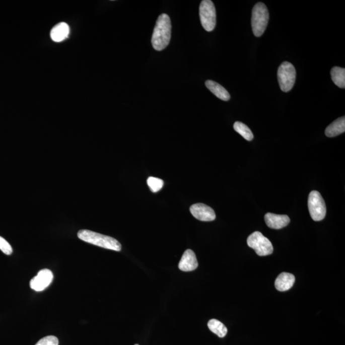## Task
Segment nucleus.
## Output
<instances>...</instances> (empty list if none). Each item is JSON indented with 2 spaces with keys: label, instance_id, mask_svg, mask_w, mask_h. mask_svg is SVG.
Segmentation results:
<instances>
[{
  "label": "nucleus",
  "instance_id": "7ed1b4c3",
  "mask_svg": "<svg viewBox=\"0 0 345 345\" xmlns=\"http://www.w3.org/2000/svg\"><path fill=\"white\" fill-rule=\"evenodd\" d=\"M269 13L265 4L258 3L254 6L252 11L251 25L254 35L261 37L267 27Z\"/></svg>",
  "mask_w": 345,
  "mask_h": 345
},
{
  "label": "nucleus",
  "instance_id": "4468645a",
  "mask_svg": "<svg viewBox=\"0 0 345 345\" xmlns=\"http://www.w3.org/2000/svg\"><path fill=\"white\" fill-rule=\"evenodd\" d=\"M69 33H70V28L67 24L60 23L52 29L51 37L53 41L59 42L65 40L68 37Z\"/></svg>",
  "mask_w": 345,
  "mask_h": 345
},
{
  "label": "nucleus",
  "instance_id": "423d86ee",
  "mask_svg": "<svg viewBox=\"0 0 345 345\" xmlns=\"http://www.w3.org/2000/svg\"><path fill=\"white\" fill-rule=\"evenodd\" d=\"M199 18L202 27L207 32H212L216 25L215 6L211 0H203L199 6Z\"/></svg>",
  "mask_w": 345,
  "mask_h": 345
},
{
  "label": "nucleus",
  "instance_id": "20e7f679",
  "mask_svg": "<svg viewBox=\"0 0 345 345\" xmlns=\"http://www.w3.org/2000/svg\"><path fill=\"white\" fill-rule=\"evenodd\" d=\"M278 82L283 92L290 91L294 87L296 79V71L291 63L285 61L278 71Z\"/></svg>",
  "mask_w": 345,
  "mask_h": 345
},
{
  "label": "nucleus",
  "instance_id": "412c9836",
  "mask_svg": "<svg viewBox=\"0 0 345 345\" xmlns=\"http://www.w3.org/2000/svg\"><path fill=\"white\" fill-rule=\"evenodd\" d=\"M0 250L7 255H11L13 253V247L4 238L0 237Z\"/></svg>",
  "mask_w": 345,
  "mask_h": 345
},
{
  "label": "nucleus",
  "instance_id": "0eeeda50",
  "mask_svg": "<svg viewBox=\"0 0 345 345\" xmlns=\"http://www.w3.org/2000/svg\"><path fill=\"white\" fill-rule=\"evenodd\" d=\"M308 209L311 217L314 221H320L325 218L327 210L324 199L320 192L313 191L309 193Z\"/></svg>",
  "mask_w": 345,
  "mask_h": 345
},
{
  "label": "nucleus",
  "instance_id": "6e6552de",
  "mask_svg": "<svg viewBox=\"0 0 345 345\" xmlns=\"http://www.w3.org/2000/svg\"><path fill=\"white\" fill-rule=\"evenodd\" d=\"M53 273L49 269H42L30 281V288L35 291L42 292L53 282Z\"/></svg>",
  "mask_w": 345,
  "mask_h": 345
},
{
  "label": "nucleus",
  "instance_id": "ddd939ff",
  "mask_svg": "<svg viewBox=\"0 0 345 345\" xmlns=\"http://www.w3.org/2000/svg\"><path fill=\"white\" fill-rule=\"evenodd\" d=\"M205 85L210 91L215 95L218 98L224 101H228L230 99V95L227 90L219 83L212 80H207Z\"/></svg>",
  "mask_w": 345,
  "mask_h": 345
},
{
  "label": "nucleus",
  "instance_id": "aec40b11",
  "mask_svg": "<svg viewBox=\"0 0 345 345\" xmlns=\"http://www.w3.org/2000/svg\"><path fill=\"white\" fill-rule=\"evenodd\" d=\"M58 339L56 337L48 335L39 340L35 345H58Z\"/></svg>",
  "mask_w": 345,
  "mask_h": 345
},
{
  "label": "nucleus",
  "instance_id": "2eb2a0df",
  "mask_svg": "<svg viewBox=\"0 0 345 345\" xmlns=\"http://www.w3.org/2000/svg\"><path fill=\"white\" fill-rule=\"evenodd\" d=\"M345 131V117L337 119L330 124L325 129V135L327 137H332L337 136L344 133Z\"/></svg>",
  "mask_w": 345,
  "mask_h": 345
},
{
  "label": "nucleus",
  "instance_id": "4be33fe9",
  "mask_svg": "<svg viewBox=\"0 0 345 345\" xmlns=\"http://www.w3.org/2000/svg\"><path fill=\"white\" fill-rule=\"evenodd\" d=\"M135 345H139V344H135Z\"/></svg>",
  "mask_w": 345,
  "mask_h": 345
},
{
  "label": "nucleus",
  "instance_id": "6ab92c4d",
  "mask_svg": "<svg viewBox=\"0 0 345 345\" xmlns=\"http://www.w3.org/2000/svg\"><path fill=\"white\" fill-rule=\"evenodd\" d=\"M150 189L153 192H158L163 188L164 181L160 178L150 177L147 180Z\"/></svg>",
  "mask_w": 345,
  "mask_h": 345
},
{
  "label": "nucleus",
  "instance_id": "9d476101",
  "mask_svg": "<svg viewBox=\"0 0 345 345\" xmlns=\"http://www.w3.org/2000/svg\"><path fill=\"white\" fill-rule=\"evenodd\" d=\"M198 263H197L196 254L191 249H187L183 254L182 258L178 264L179 269L184 272H189V271L196 269Z\"/></svg>",
  "mask_w": 345,
  "mask_h": 345
},
{
  "label": "nucleus",
  "instance_id": "a211bd4d",
  "mask_svg": "<svg viewBox=\"0 0 345 345\" xmlns=\"http://www.w3.org/2000/svg\"><path fill=\"white\" fill-rule=\"evenodd\" d=\"M234 128L237 132L239 133L242 137L247 140L251 141L253 140L254 135L251 129L247 127L244 123L240 122H236L234 123Z\"/></svg>",
  "mask_w": 345,
  "mask_h": 345
},
{
  "label": "nucleus",
  "instance_id": "dca6fc26",
  "mask_svg": "<svg viewBox=\"0 0 345 345\" xmlns=\"http://www.w3.org/2000/svg\"><path fill=\"white\" fill-rule=\"evenodd\" d=\"M330 75H331L332 82L334 83V84L340 89H344L345 69L339 67V66H334L332 68Z\"/></svg>",
  "mask_w": 345,
  "mask_h": 345
},
{
  "label": "nucleus",
  "instance_id": "f8f14e48",
  "mask_svg": "<svg viewBox=\"0 0 345 345\" xmlns=\"http://www.w3.org/2000/svg\"><path fill=\"white\" fill-rule=\"evenodd\" d=\"M295 281L296 278L292 273L283 272L275 280V289L280 292L287 291L294 286Z\"/></svg>",
  "mask_w": 345,
  "mask_h": 345
},
{
  "label": "nucleus",
  "instance_id": "39448f33",
  "mask_svg": "<svg viewBox=\"0 0 345 345\" xmlns=\"http://www.w3.org/2000/svg\"><path fill=\"white\" fill-rule=\"evenodd\" d=\"M247 243L258 256L270 255L273 253L272 243L260 232H255L250 235L247 238Z\"/></svg>",
  "mask_w": 345,
  "mask_h": 345
},
{
  "label": "nucleus",
  "instance_id": "f3484780",
  "mask_svg": "<svg viewBox=\"0 0 345 345\" xmlns=\"http://www.w3.org/2000/svg\"><path fill=\"white\" fill-rule=\"evenodd\" d=\"M209 329L220 337H224L227 334L228 329L226 326L216 319H212L208 322Z\"/></svg>",
  "mask_w": 345,
  "mask_h": 345
},
{
  "label": "nucleus",
  "instance_id": "9b49d317",
  "mask_svg": "<svg viewBox=\"0 0 345 345\" xmlns=\"http://www.w3.org/2000/svg\"><path fill=\"white\" fill-rule=\"evenodd\" d=\"M266 225L272 229L279 230L286 227L290 222L289 216L278 215L272 213H267L265 216Z\"/></svg>",
  "mask_w": 345,
  "mask_h": 345
},
{
  "label": "nucleus",
  "instance_id": "f257e3e1",
  "mask_svg": "<svg viewBox=\"0 0 345 345\" xmlns=\"http://www.w3.org/2000/svg\"><path fill=\"white\" fill-rule=\"evenodd\" d=\"M171 35V23L170 16L163 14L157 20L152 37V44L157 51L165 49L170 43Z\"/></svg>",
  "mask_w": 345,
  "mask_h": 345
},
{
  "label": "nucleus",
  "instance_id": "f03ea898",
  "mask_svg": "<svg viewBox=\"0 0 345 345\" xmlns=\"http://www.w3.org/2000/svg\"><path fill=\"white\" fill-rule=\"evenodd\" d=\"M78 237L83 241L102 247V248L113 250V251H120L122 249V245L117 240L113 237L92 232V231L80 230L78 233Z\"/></svg>",
  "mask_w": 345,
  "mask_h": 345
},
{
  "label": "nucleus",
  "instance_id": "1a4fd4ad",
  "mask_svg": "<svg viewBox=\"0 0 345 345\" xmlns=\"http://www.w3.org/2000/svg\"><path fill=\"white\" fill-rule=\"evenodd\" d=\"M190 212L195 218L201 221H213L216 218L213 209L203 203L192 204L190 207Z\"/></svg>",
  "mask_w": 345,
  "mask_h": 345
}]
</instances>
